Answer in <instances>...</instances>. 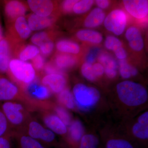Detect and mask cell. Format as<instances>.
<instances>
[{
  "label": "cell",
  "mask_w": 148,
  "mask_h": 148,
  "mask_svg": "<svg viewBox=\"0 0 148 148\" xmlns=\"http://www.w3.org/2000/svg\"><path fill=\"white\" fill-rule=\"evenodd\" d=\"M116 91L120 101L129 107H135L145 104L148 100L145 88L130 81L122 82L117 85Z\"/></svg>",
  "instance_id": "cell-1"
},
{
  "label": "cell",
  "mask_w": 148,
  "mask_h": 148,
  "mask_svg": "<svg viewBox=\"0 0 148 148\" xmlns=\"http://www.w3.org/2000/svg\"><path fill=\"white\" fill-rule=\"evenodd\" d=\"M7 74L20 86L22 90L37 77L36 73L32 64L16 58L11 60Z\"/></svg>",
  "instance_id": "cell-2"
},
{
  "label": "cell",
  "mask_w": 148,
  "mask_h": 148,
  "mask_svg": "<svg viewBox=\"0 0 148 148\" xmlns=\"http://www.w3.org/2000/svg\"><path fill=\"white\" fill-rule=\"evenodd\" d=\"M1 109L10 126L24 128L31 118L28 111L29 108L25 107L24 103L20 101H10L4 102Z\"/></svg>",
  "instance_id": "cell-3"
},
{
  "label": "cell",
  "mask_w": 148,
  "mask_h": 148,
  "mask_svg": "<svg viewBox=\"0 0 148 148\" xmlns=\"http://www.w3.org/2000/svg\"><path fill=\"white\" fill-rule=\"evenodd\" d=\"M73 94L75 104L81 110L91 108L97 104L101 98L98 89L82 83L75 85Z\"/></svg>",
  "instance_id": "cell-4"
},
{
  "label": "cell",
  "mask_w": 148,
  "mask_h": 148,
  "mask_svg": "<svg viewBox=\"0 0 148 148\" xmlns=\"http://www.w3.org/2000/svg\"><path fill=\"white\" fill-rule=\"evenodd\" d=\"M21 88L3 75H0V102L17 101L29 104V100Z\"/></svg>",
  "instance_id": "cell-5"
},
{
  "label": "cell",
  "mask_w": 148,
  "mask_h": 148,
  "mask_svg": "<svg viewBox=\"0 0 148 148\" xmlns=\"http://www.w3.org/2000/svg\"><path fill=\"white\" fill-rule=\"evenodd\" d=\"M5 34L16 45L29 38L32 34V31L29 28L26 16L17 18L12 23L6 25Z\"/></svg>",
  "instance_id": "cell-6"
},
{
  "label": "cell",
  "mask_w": 148,
  "mask_h": 148,
  "mask_svg": "<svg viewBox=\"0 0 148 148\" xmlns=\"http://www.w3.org/2000/svg\"><path fill=\"white\" fill-rule=\"evenodd\" d=\"M22 130H24V131L22 132L42 143L51 145L55 142V133L44 127L34 119L30 118Z\"/></svg>",
  "instance_id": "cell-7"
},
{
  "label": "cell",
  "mask_w": 148,
  "mask_h": 148,
  "mask_svg": "<svg viewBox=\"0 0 148 148\" xmlns=\"http://www.w3.org/2000/svg\"><path fill=\"white\" fill-rule=\"evenodd\" d=\"M127 16L123 10L116 9L108 14L104 20L106 29L114 34L119 36L124 32L127 23Z\"/></svg>",
  "instance_id": "cell-8"
},
{
  "label": "cell",
  "mask_w": 148,
  "mask_h": 148,
  "mask_svg": "<svg viewBox=\"0 0 148 148\" xmlns=\"http://www.w3.org/2000/svg\"><path fill=\"white\" fill-rule=\"evenodd\" d=\"M28 8V5L21 1H4V14L6 25L12 23L21 16H25Z\"/></svg>",
  "instance_id": "cell-9"
},
{
  "label": "cell",
  "mask_w": 148,
  "mask_h": 148,
  "mask_svg": "<svg viewBox=\"0 0 148 148\" xmlns=\"http://www.w3.org/2000/svg\"><path fill=\"white\" fill-rule=\"evenodd\" d=\"M13 42L6 35L0 42V75L7 74L9 66L13 56L15 47Z\"/></svg>",
  "instance_id": "cell-10"
},
{
  "label": "cell",
  "mask_w": 148,
  "mask_h": 148,
  "mask_svg": "<svg viewBox=\"0 0 148 148\" xmlns=\"http://www.w3.org/2000/svg\"><path fill=\"white\" fill-rule=\"evenodd\" d=\"M42 111V119L47 128L59 135L67 133V126L56 114L51 113L48 110Z\"/></svg>",
  "instance_id": "cell-11"
},
{
  "label": "cell",
  "mask_w": 148,
  "mask_h": 148,
  "mask_svg": "<svg viewBox=\"0 0 148 148\" xmlns=\"http://www.w3.org/2000/svg\"><path fill=\"white\" fill-rule=\"evenodd\" d=\"M28 6L33 13L38 16L46 17L53 16L55 3L50 0H28Z\"/></svg>",
  "instance_id": "cell-12"
},
{
  "label": "cell",
  "mask_w": 148,
  "mask_h": 148,
  "mask_svg": "<svg viewBox=\"0 0 148 148\" xmlns=\"http://www.w3.org/2000/svg\"><path fill=\"white\" fill-rule=\"evenodd\" d=\"M125 10L132 16L142 19L147 16L148 1L147 0H124Z\"/></svg>",
  "instance_id": "cell-13"
},
{
  "label": "cell",
  "mask_w": 148,
  "mask_h": 148,
  "mask_svg": "<svg viewBox=\"0 0 148 148\" xmlns=\"http://www.w3.org/2000/svg\"><path fill=\"white\" fill-rule=\"evenodd\" d=\"M40 82L48 88L51 92L58 94L66 88L67 84L66 78L62 74L46 75L41 79Z\"/></svg>",
  "instance_id": "cell-14"
},
{
  "label": "cell",
  "mask_w": 148,
  "mask_h": 148,
  "mask_svg": "<svg viewBox=\"0 0 148 148\" xmlns=\"http://www.w3.org/2000/svg\"><path fill=\"white\" fill-rule=\"evenodd\" d=\"M29 28L32 31H39L52 27L55 21L54 16L44 17L34 13L26 16Z\"/></svg>",
  "instance_id": "cell-15"
},
{
  "label": "cell",
  "mask_w": 148,
  "mask_h": 148,
  "mask_svg": "<svg viewBox=\"0 0 148 148\" xmlns=\"http://www.w3.org/2000/svg\"><path fill=\"white\" fill-rule=\"evenodd\" d=\"M40 53L39 47L33 44L18 45L16 46L13 52V54L17 57L16 58L25 62L32 60Z\"/></svg>",
  "instance_id": "cell-16"
},
{
  "label": "cell",
  "mask_w": 148,
  "mask_h": 148,
  "mask_svg": "<svg viewBox=\"0 0 148 148\" xmlns=\"http://www.w3.org/2000/svg\"><path fill=\"white\" fill-rule=\"evenodd\" d=\"M125 38L129 42L130 47L135 51H140L144 46V41L141 33L136 27H131L127 29Z\"/></svg>",
  "instance_id": "cell-17"
},
{
  "label": "cell",
  "mask_w": 148,
  "mask_h": 148,
  "mask_svg": "<svg viewBox=\"0 0 148 148\" xmlns=\"http://www.w3.org/2000/svg\"><path fill=\"white\" fill-rule=\"evenodd\" d=\"M51 62L61 71L73 68L77 64V59L73 54L61 53L56 54Z\"/></svg>",
  "instance_id": "cell-18"
},
{
  "label": "cell",
  "mask_w": 148,
  "mask_h": 148,
  "mask_svg": "<svg viewBox=\"0 0 148 148\" xmlns=\"http://www.w3.org/2000/svg\"><path fill=\"white\" fill-rule=\"evenodd\" d=\"M12 132L13 137L17 140L19 148H46L42 143L22 131Z\"/></svg>",
  "instance_id": "cell-19"
},
{
  "label": "cell",
  "mask_w": 148,
  "mask_h": 148,
  "mask_svg": "<svg viewBox=\"0 0 148 148\" xmlns=\"http://www.w3.org/2000/svg\"><path fill=\"white\" fill-rule=\"evenodd\" d=\"M105 17V14L102 9L99 8L94 9L85 19V27L89 28L98 27L103 23Z\"/></svg>",
  "instance_id": "cell-20"
},
{
  "label": "cell",
  "mask_w": 148,
  "mask_h": 148,
  "mask_svg": "<svg viewBox=\"0 0 148 148\" xmlns=\"http://www.w3.org/2000/svg\"><path fill=\"white\" fill-rule=\"evenodd\" d=\"M76 37L80 40L93 44L102 42L103 37L101 33L90 29H84L77 32Z\"/></svg>",
  "instance_id": "cell-21"
},
{
  "label": "cell",
  "mask_w": 148,
  "mask_h": 148,
  "mask_svg": "<svg viewBox=\"0 0 148 148\" xmlns=\"http://www.w3.org/2000/svg\"><path fill=\"white\" fill-rule=\"evenodd\" d=\"M69 128V140L72 146L80 141L84 133V127L78 120L72 121Z\"/></svg>",
  "instance_id": "cell-22"
},
{
  "label": "cell",
  "mask_w": 148,
  "mask_h": 148,
  "mask_svg": "<svg viewBox=\"0 0 148 148\" xmlns=\"http://www.w3.org/2000/svg\"><path fill=\"white\" fill-rule=\"evenodd\" d=\"M56 49L61 53L77 54L79 53L80 48L76 42L67 39L58 41L56 45Z\"/></svg>",
  "instance_id": "cell-23"
},
{
  "label": "cell",
  "mask_w": 148,
  "mask_h": 148,
  "mask_svg": "<svg viewBox=\"0 0 148 148\" xmlns=\"http://www.w3.org/2000/svg\"><path fill=\"white\" fill-rule=\"evenodd\" d=\"M57 99L60 104L66 108L72 110L75 108V102L73 95L68 88H65L58 93Z\"/></svg>",
  "instance_id": "cell-24"
},
{
  "label": "cell",
  "mask_w": 148,
  "mask_h": 148,
  "mask_svg": "<svg viewBox=\"0 0 148 148\" xmlns=\"http://www.w3.org/2000/svg\"><path fill=\"white\" fill-rule=\"evenodd\" d=\"M52 34L51 31L48 30L40 31L34 34L31 37L30 40L32 44L39 47L43 43L52 40Z\"/></svg>",
  "instance_id": "cell-25"
},
{
  "label": "cell",
  "mask_w": 148,
  "mask_h": 148,
  "mask_svg": "<svg viewBox=\"0 0 148 148\" xmlns=\"http://www.w3.org/2000/svg\"><path fill=\"white\" fill-rule=\"evenodd\" d=\"M119 72L123 78L127 79L132 76H135L138 74V70L127 63L126 60L119 61Z\"/></svg>",
  "instance_id": "cell-26"
},
{
  "label": "cell",
  "mask_w": 148,
  "mask_h": 148,
  "mask_svg": "<svg viewBox=\"0 0 148 148\" xmlns=\"http://www.w3.org/2000/svg\"><path fill=\"white\" fill-rule=\"evenodd\" d=\"M102 65L104 67L106 75L109 78L112 79L116 77L117 64L112 56H110Z\"/></svg>",
  "instance_id": "cell-27"
},
{
  "label": "cell",
  "mask_w": 148,
  "mask_h": 148,
  "mask_svg": "<svg viewBox=\"0 0 148 148\" xmlns=\"http://www.w3.org/2000/svg\"><path fill=\"white\" fill-rule=\"evenodd\" d=\"M99 140L95 135L87 134L82 136L77 148H98Z\"/></svg>",
  "instance_id": "cell-28"
},
{
  "label": "cell",
  "mask_w": 148,
  "mask_h": 148,
  "mask_svg": "<svg viewBox=\"0 0 148 148\" xmlns=\"http://www.w3.org/2000/svg\"><path fill=\"white\" fill-rule=\"evenodd\" d=\"M106 148H135L128 140L122 138H111L107 140Z\"/></svg>",
  "instance_id": "cell-29"
},
{
  "label": "cell",
  "mask_w": 148,
  "mask_h": 148,
  "mask_svg": "<svg viewBox=\"0 0 148 148\" xmlns=\"http://www.w3.org/2000/svg\"><path fill=\"white\" fill-rule=\"evenodd\" d=\"M148 125L136 123L132 127L133 135L139 140H147L148 138Z\"/></svg>",
  "instance_id": "cell-30"
},
{
  "label": "cell",
  "mask_w": 148,
  "mask_h": 148,
  "mask_svg": "<svg viewBox=\"0 0 148 148\" xmlns=\"http://www.w3.org/2000/svg\"><path fill=\"white\" fill-rule=\"evenodd\" d=\"M94 1L83 0L79 1L74 5L73 12L77 14H81L89 10L92 6Z\"/></svg>",
  "instance_id": "cell-31"
},
{
  "label": "cell",
  "mask_w": 148,
  "mask_h": 148,
  "mask_svg": "<svg viewBox=\"0 0 148 148\" xmlns=\"http://www.w3.org/2000/svg\"><path fill=\"white\" fill-rule=\"evenodd\" d=\"M56 114L61 119L66 126L70 125L71 123V115L65 108L61 106L53 107Z\"/></svg>",
  "instance_id": "cell-32"
},
{
  "label": "cell",
  "mask_w": 148,
  "mask_h": 148,
  "mask_svg": "<svg viewBox=\"0 0 148 148\" xmlns=\"http://www.w3.org/2000/svg\"><path fill=\"white\" fill-rule=\"evenodd\" d=\"M105 45L107 49L114 51L122 47L121 42L116 37L112 36H108L106 38Z\"/></svg>",
  "instance_id": "cell-33"
},
{
  "label": "cell",
  "mask_w": 148,
  "mask_h": 148,
  "mask_svg": "<svg viewBox=\"0 0 148 148\" xmlns=\"http://www.w3.org/2000/svg\"><path fill=\"white\" fill-rule=\"evenodd\" d=\"M81 73L85 78L90 81H94L97 79L93 73L92 64L87 62L84 63L82 66Z\"/></svg>",
  "instance_id": "cell-34"
},
{
  "label": "cell",
  "mask_w": 148,
  "mask_h": 148,
  "mask_svg": "<svg viewBox=\"0 0 148 148\" xmlns=\"http://www.w3.org/2000/svg\"><path fill=\"white\" fill-rule=\"evenodd\" d=\"M10 125L0 107V138L10 132Z\"/></svg>",
  "instance_id": "cell-35"
},
{
  "label": "cell",
  "mask_w": 148,
  "mask_h": 148,
  "mask_svg": "<svg viewBox=\"0 0 148 148\" xmlns=\"http://www.w3.org/2000/svg\"><path fill=\"white\" fill-rule=\"evenodd\" d=\"M54 48V44L52 40L43 43L39 47L40 54L44 57L49 56L53 52Z\"/></svg>",
  "instance_id": "cell-36"
},
{
  "label": "cell",
  "mask_w": 148,
  "mask_h": 148,
  "mask_svg": "<svg viewBox=\"0 0 148 148\" xmlns=\"http://www.w3.org/2000/svg\"><path fill=\"white\" fill-rule=\"evenodd\" d=\"M32 66L36 71L40 72L43 71L45 64V58L41 54L37 55L32 60Z\"/></svg>",
  "instance_id": "cell-37"
},
{
  "label": "cell",
  "mask_w": 148,
  "mask_h": 148,
  "mask_svg": "<svg viewBox=\"0 0 148 148\" xmlns=\"http://www.w3.org/2000/svg\"><path fill=\"white\" fill-rule=\"evenodd\" d=\"M12 131L8 132L0 138V148H11V138Z\"/></svg>",
  "instance_id": "cell-38"
},
{
  "label": "cell",
  "mask_w": 148,
  "mask_h": 148,
  "mask_svg": "<svg viewBox=\"0 0 148 148\" xmlns=\"http://www.w3.org/2000/svg\"><path fill=\"white\" fill-rule=\"evenodd\" d=\"M43 71L46 75L52 74H62V72L57 69L51 61L45 63Z\"/></svg>",
  "instance_id": "cell-39"
},
{
  "label": "cell",
  "mask_w": 148,
  "mask_h": 148,
  "mask_svg": "<svg viewBox=\"0 0 148 148\" xmlns=\"http://www.w3.org/2000/svg\"><path fill=\"white\" fill-rule=\"evenodd\" d=\"M78 1L77 0H66L62 3V9L65 13H69L73 11L74 5Z\"/></svg>",
  "instance_id": "cell-40"
},
{
  "label": "cell",
  "mask_w": 148,
  "mask_h": 148,
  "mask_svg": "<svg viewBox=\"0 0 148 148\" xmlns=\"http://www.w3.org/2000/svg\"><path fill=\"white\" fill-rule=\"evenodd\" d=\"M92 69L93 73L97 78L103 75L105 72L104 67L100 63H95L92 65Z\"/></svg>",
  "instance_id": "cell-41"
},
{
  "label": "cell",
  "mask_w": 148,
  "mask_h": 148,
  "mask_svg": "<svg viewBox=\"0 0 148 148\" xmlns=\"http://www.w3.org/2000/svg\"><path fill=\"white\" fill-rule=\"evenodd\" d=\"M114 53L117 58L120 60H124L127 57V52L122 47L116 49Z\"/></svg>",
  "instance_id": "cell-42"
},
{
  "label": "cell",
  "mask_w": 148,
  "mask_h": 148,
  "mask_svg": "<svg viewBox=\"0 0 148 148\" xmlns=\"http://www.w3.org/2000/svg\"><path fill=\"white\" fill-rule=\"evenodd\" d=\"M96 5L100 9H106L110 5V2L107 0H97L95 1Z\"/></svg>",
  "instance_id": "cell-43"
},
{
  "label": "cell",
  "mask_w": 148,
  "mask_h": 148,
  "mask_svg": "<svg viewBox=\"0 0 148 148\" xmlns=\"http://www.w3.org/2000/svg\"><path fill=\"white\" fill-rule=\"evenodd\" d=\"M138 122L143 124L148 125V112H146L138 118Z\"/></svg>",
  "instance_id": "cell-44"
},
{
  "label": "cell",
  "mask_w": 148,
  "mask_h": 148,
  "mask_svg": "<svg viewBox=\"0 0 148 148\" xmlns=\"http://www.w3.org/2000/svg\"><path fill=\"white\" fill-rule=\"evenodd\" d=\"M95 52H91L88 55L87 57V62L89 64H92L95 61Z\"/></svg>",
  "instance_id": "cell-45"
},
{
  "label": "cell",
  "mask_w": 148,
  "mask_h": 148,
  "mask_svg": "<svg viewBox=\"0 0 148 148\" xmlns=\"http://www.w3.org/2000/svg\"><path fill=\"white\" fill-rule=\"evenodd\" d=\"M4 36L5 35L4 34L3 29L2 25L1 20H0V42L3 39Z\"/></svg>",
  "instance_id": "cell-46"
}]
</instances>
